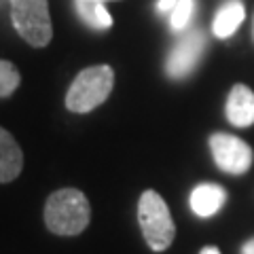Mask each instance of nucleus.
Listing matches in <instances>:
<instances>
[{"label": "nucleus", "instance_id": "nucleus-1", "mask_svg": "<svg viewBox=\"0 0 254 254\" xmlns=\"http://www.w3.org/2000/svg\"><path fill=\"white\" fill-rule=\"evenodd\" d=\"M89 218V201L76 189H60L47 199L45 222L49 231L58 235H78L87 229Z\"/></svg>", "mask_w": 254, "mask_h": 254}, {"label": "nucleus", "instance_id": "nucleus-2", "mask_svg": "<svg viewBox=\"0 0 254 254\" xmlns=\"http://www.w3.org/2000/svg\"><path fill=\"white\" fill-rule=\"evenodd\" d=\"M138 220L146 244L155 252H163L170 248L174 235H176V225H174L170 208L161 195L155 190L142 193L138 203Z\"/></svg>", "mask_w": 254, "mask_h": 254}, {"label": "nucleus", "instance_id": "nucleus-3", "mask_svg": "<svg viewBox=\"0 0 254 254\" xmlns=\"http://www.w3.org/2000/svg\"><path fill=\"white\" fill-rule=\"evenodd\" d=\"M115 85V72L110 66H93L78 72L66 95V106L72 113H89L104 102Z\"/></svg>", "mask_w": 254, "mask_h": 254}, {"label": "nucleus", "instance_id": "nucleus-4", "mask_svg": "<svg viewBox=\"0 0 254 254\" xmlns=\"http://www.w3.org/2000/svg\"><path fill=\"white\" fill-rule=\"evenodd\" d=\"M11 17L15 30L32 47H47L51 43V17L47 0H11Z\"/></svg>", "mask_w": 254, "mask_h": 254}, {"label": "nucleus", "instance_id": "nucleus-5", "mask_svg": "<svg viewBox=\"0 0 254 254\" xmlns=\"http://www.w3.org/2000/svg\"><path fill=\"white\" fill-rule=\"evenodd\" d=\"M210 150L216 165L227 174H246L252 165V148L244 140L229 133H214L210 138Z\"/></svg>", "mask_w": 254, "mask_h": 254}, {"label": "nucleus", "instance_id": "nucleus-6", "mask_svg": "<svg viewBox=\"0 0 254 254\" xmlns=\"http://www.w3.org/2000/svg\"><path fill=\"white\" fill-rule=\"evenodd\" d=\"M205 47V38L201 30H190L189 34H185L176 43V47L172 49L168 64H165V70L172 78H185L195 70V66L201 60Z\"/></svg>", "mask_w": 254, "mask_h": 254}, {"label": "nucleus", "instance_id": "nucleus-7", "mask_svg": "<svg viewBox=\"0 0 254 254\" xmlns=\"http://www.w3.org/2000/svg\"><path fill=\"white\" fill-rule=\"evenodd\" d=\"M227 119L235 127L254 123V93L246 85H235L227 98Z\"/></svg>", "mask_w": 254, "mask_h": 254}, {"label": "nucleus", "instance_id": "nucleus-8", "mask_svg": "<svg viewBox=\"0 0 254 254\" xmlns=\"http://www.w3.org/2000/svg\"><path fill=\"white\" fill-rule=\"evenodd\" d=\"M225 201H227V190L218 185H210V182L195 187L193 193H190V210L201 218H210L216 212H220Z\"/></svg>", "mask_w": 254, "mask_h": 254}, {"label": "nucleus", "instance_id": "nucleus-9", "mask_svg": "<svg viewBox=\"0 0 254 254\" xmlns=\"http://www.w3.org/2000/svg\"><path fill=\"white\" fill-rule=\"evenodd\" d=\"M23 168V155L17 142L6 129L0 127V182H11Z\"/></svg>", "mask_w": 254, "mask_h": 254}, {"label": "nucleus", "instance_id": "nucleus-10", "mask_svg": "<svg viewBox=\"0 0 254 254\" xmlns=\"http://www.w3.org/2000/svg\"><path fill=\"white\" fill-rule=\"evenodd\" d=\"M246 17V9L240 0H229L218 9L216 17L212 23V32L218 38H229L231 34H235V30L242 26V21Z\"/></svg>", "mask_w": 254, "mask_h": 254}, {"label": "nucleus", "instance_id": "nucleus-11", "mask_svg": "<svg viewBox=\"0 0 254 254\" xmlns=\"http://www.w3.org/2000/svg\"><path fill=\"white\" fill-rule=\"evenodd\" d=\"M76 13L81 19L95 30H106L113 26V17L102 0H76Z\"/></svg>", "mask_w": 254, "mask_h": 254}, {"label": "nucleus", "instance_id": "nucleus-12", "mask_svg": "<svg viewBox=\"0 0 254 254\" xmlns=\"http://www.w3.org/2000/svg\"><path fill=\"white\" fill-rule=\"evenodd\" d=\"M19 85V72L11 62L0 60V98L11 95Z\"/></svg>", "mask_w": 254, "mask_h": 254}, {"label": "nucleus", "instance_id": "nucleus-13", "mask_svg": "<svg viewBox=\"0 0 254 254\" xmlns=\"http://www.w3.org/2000/svg\"><path fill=\"white\" fill-rule=\"evenodd\" d=\"M193 13H195V0H178L176 6L172 9V28L185 30L190 17H193Z\"/></svg>", "mask_w": 254, "mask_h": 254}, {"label": "nucleus", "instance_id": "nucleus-14", "mask_svg": "<svg viewBox=\"0 0 254 254\" xmlns=\"http://www.w3.org/2000/svg\"><path fill=\"white\" fill-rule=\"evenodd\" d=\"M176 2H178V0H159L157 9L161 11V13H168V11H172L174 6H176Z\"/></svg>", "mask_w": 254, "mask_h": 254}, {"label": "nucleus", "instance_id": "nucleus-15", "mask_svg": "<svg viewBox=\"0 0 254 254\" xmlns=\"http://www.w3.org/2000/svg\"><path fill=\"white\" fill-rule=\"evenodd\" d=\"M242 254H254V240L246 242V244L242 246Z\"/></svg>", "mask_w": 254, "mask_h": 254}, {"label": "nucleus", "instance_id": "nucleus-16", "mask_svg": "<svg viewBox=\"0 0 254 254\" xmlns=\"http://www.w3.org/2000/svg\"><path fill=\"white\" fill-rule=\"evenodd\" d=\"M199 254H220V250L214 248V246H205V248H203Z\"/></svg>", "mask_w": 254, "mask_h": 254}, {"label": "nucleus", "instance_id": "nucleus-17", "mask_svg": "<svg viewBox=\"0 0 254 254\" xmlns=\"http://www.w3.org/2000/svg\"><path fill=\"white\" fill-rule=\"evenodd\" d=\"M102 2H108V0H102Z\"/></svg>", "mask_w": 254, "mask_h": 254}]
</instances>
